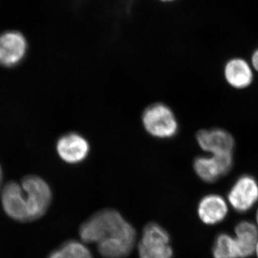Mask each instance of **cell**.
Listing matches in <instances>:
<instances>
[{
  "mask_svg": "<svg viewBox=\"0 0 258 258\" xmlns=\"http://www.w3.org/2000/svg\"><path fill=\"white\" fill-rule=\"evenodd\" d=\"M252 63L254 69L258 71V49L254 51L253 55H252Z\"/></svg>",
  "mask_w": 258,
  "mask_h": 258,
  "instance_id": "e0dca14e",
  "label": "cell"
},
{
  "mask_svg": "<svg viewBox=\"0 0 258 258\" xmlns=\"http://www.w3.org/2000/svg\"><path fill=\"white\" fill-rule=\"evenodd\" d=\"M229 203L235 211H249L258 201V182L252 176H240L227 195Z\"/></svg>",
  "mask_w": 258,
  "mask_h": 258,
  "instance_id": "52a82bcc",
  "label": "cell"
},
{
  "mask_svg": "<svg viewBox=\"0 0 258 258\" xmlns=\"http://www.w3.org/2000/svg\"><path fill=\"white\" fill-rule=\"evenodd\" d=\"M214 258H239L235 237L222 233L217 236L213 247Z\"/></svg>",
  "mask_w": 258,
  "mask_h": 258,
  "instance_id": "5bb4252c",
  "label": "cell"
},
{
  "mask_svg": "<svg viewBox=\"0 0 258 258\" xmlns=\"http://www.w3.org/2000/svg\"><path fill=\"white\" fill-rule=\"evenodd\" d=\"M196 139L200 148L211 155L232 154L235 145L233 137L221 128L200 130L197 134Z\"/></svg>",
  "mask_w": 258,
  "mask_h": 258,
  "instance_id": "30bf717a",
  "label": "cell"
},
{
  "mask_svg": "<svg viewBox=\"0 0 258 258\" xmlns=\"http://www.w3.org/2000/svg\"><path fill=\"white\" fill-rule=\"evenodd\" d=\"M254 253H256V254H257V257L258 258V241L257 242V244H256L255 252H254Z\"/></svg>",
  "mask_w": 258,
  "mask_h": 258,
  "instance_id": "d6986e66",
  "label": "cell"
},
{
  "mask_svg": "<svg viewBox=\"0 0 258 258\" xmlns=\"http://www.w3.org/2000/svg\"><path fill=\"white\" fill-rule=\"evenodd\" d=\"M170 236L157 223H149L144 227L139 244L140 258H172Z\"/></svg>",
  "mask_w": 258,
  "mask_h": 258,
  "instance_id": "277c9868",
  "label": "cell"
},
{
  "mask_svg": "<svg viewBox=\"0 0 258 258\" xmlns=\"http://www.w3.org/2000/svg\"><path fill=\"white\" fill-rule=\"evenodd\" d=\"M161 1L169 2V1H172V0H161Z\"/></svg>",
  "mask_w": 258,
  "mask_h": 258,
  "instance_id": "44dd1931",
  "label": "cell"
},
{
  "mask_svg": "<svg viewBox=\"0 0 258 258\" xmlns=\"http://www.w3.org/2000/svg\"><path fill=\"white\" fill-rule=\"evenodd\" d=\"M3 169H2L1 165H0V186H1L2 182H3Z\"/></svg>",
  "mask_w": 258,
  "mask_h": 258,
  "instance_id": "ac0fdd59",
  "label": "cell"
},
{
  "mask_svg": "<svg viewBox=\"0 0 258 258\" xmlns=\"http://www.w3.org/2000/svg\"><path fill=\"white\" fill-rule=\"evenodd\" d=\"M26 38L15 30L0 35V66L8 69L16 67L23 62L28 52Z\"/></svg>",
  "mask_w": 258,
  "mask_h": 258,
  "instance_id": "5b68a950",
  "label": "cell"
},
{
  "mask_svg": "<svg viewBox=\"0 0 258 258\" xmlns=\"http://www.w3.org/2000/svg\"><path fill=\"white\" fill-rule=\"evenodd\" d=\"M226 81L236 89L248 87L253 81V73L250 66L243 59L233 58L225 67Z\"/></svg>",
  "mask_w": 258,
  "mask_h": 258,
  "instance_id": "7c38bea8",
  "label": "cell"
},
{
  "mask_svg": "<svg viewBox=\"0 0 258 258\" xmlns=\"http://www.w3.org/2000/svg\"><path fill=\"white\" fill-rule=\"evenodd\" d=\"M256 222H257V226L258 227V209L257 212H256Z\"/></svg>",
  "mask_w": 258,
  "mask_h": 258,
  "instance_id": "ffe728a7",
  "label": "cell"
},
{
  "mask_svg": "<svg viewBox=\"0 0 258 258\" xmlns=\"http://www.w3.org/2000/svg\"><path fill=\"white\" fill-rule=\"evenodd\" d=\"M236 242L239 258H248L255 252L258 227L252 222L242 221L236 225Z\"/></svg>",
  "mask_w": 258,
  "mask_h": 258,
  "instance_id": "4fadbf2b",
  "label": "cell"
},
{
  "mask_svg": "<svg viewBox=\"0 0 258 258\" xmlns=\"http://www.w3.org/2000/svg\"><path fill=\"white\" fill-rule=\"evenodd\" d=\"M232 164V154H220L196 158L193 166L200 179L205 182L213 183L227 174Z\"/></svg>",
  "mask_w": 258,
  "mask_h": 258,
  "instance_id": "8992f818",
  "label": "cell"
},
{
  "mask_svg": "<svg viewBox=\"0 0 258 258\" xmlns=\"http://www.w3.org/2000/svg\"><path fill=\"white\" fill-rule=\"evenodd\" d=\"M47 258H64L63 254H62V251L60 248L55 249V250L52 251L50 254H49Z\"/></svg>",
  "mask_w": 258,
  "mask_h": 258,
  "instance_id": "2e32d148",
  "label": "cell"
},
{
  "mask_svg": "<svg viewBox=\"0 0 258 258\" xmlns=\"http://www.w3.org/2000/svg\"><path fill=\"white\" fill-rule=\"evenodd\" d=\"M142 123L147 133L155 138H173L179 131L175 114L163 103H153L146 108L142 114Z\"/></svg>",
  "mask_w": 258,
  "mask_h": 258,
  "instance_id": "7a4b0ae2",
  "label": "cell"
},
{
  "mask_svg": "<svg viewBox=\"0 0 258 258\" xmlns=\"http://www.w3.org/2000/svg\"><path fill=\"white\" fill-rule=\"evenodd\" d=\"M81 240L96 243L105 258H124L134 248L136 231L119 212L106 209L93 215L80 228Z\"/></svg>",
  "mask_w": 258,
  "mask_h": 258,
  "instance_id": "6da1fadb",
  "label": "cell"
},
{
  "mask_svg": "<svg viewBox=\"0 0 258 258\" xmlns=\"http://www.w3.org/2000/svg\"><path fill=\"white\" fill-rule=\"evenodd\" d=\"M28 204L30 221L43 216L50 208L52 194L50 186L40 176H25L21 183Z\"/></svg>",
  "mask_w": 258,
  "mask_h": 258,
  "instance_id": "3957f363",
  "label": "cell"
},
{
  "mask_svg": "<svg viewBox=\"0 0 258 258\" xmlns=\"http://www.w3.org/2000/svg\"><path fill=\"white\" fill-rule=\"evenodd\" d=\"M2 205L6 215L15 221H30L28 204L21 185L15 181L7 183L2 191Z\"/></svg>",
  "mask_w": 258,
  "mask_h": 258,
  "instance_id": "ba28073f",
  "label": "cell"
},
{
  "mask_svg": "<svg viewBox=\"0 0 258 258\" xmlns=\"http://www.w3.org/2000/svg\"><path fill=\"white\" fill-rule=\"evenodd\" d=\"M64 258H93L89 249L77 240H69L60 247Z\"/></svg>",
  "mask_w": 258,
  "mask_h": 258,
  "instance_id": "9a60e30c",
  "label": "cell"
},
{
  "mask_svg": "<svg viewBox=\"0 0 258 258\" xmlns=\"http://www.w3.org/2000/svg\"><path fill=\"white\" fill-rule=\"evenodd\" d=\"M198 213L203 223L209 225H217L223 221L227 217L228 205L222 196L211 194L200 200Z\"/></svg>",
  "mask_w": 258,
  "mask_h": 258,
  "instance_id": "8fae6325",
  "label": "cell"
},
{
  "mask_svg": "<svg viewBox=\"0 0 258 258\" xmlns=\"http://www.w3.org/2000/svg\"><path fill=\"white\" fill-rule=\"evenodd\" d=\"M57 154L69 164H77L86 160L91 147L87 139L80 134L72 132L64 134L56 145Z\"/></svg>",
  "mask_w": 258,
  "mask_h": 258,
  "instance_id": "9c48e42d",
  "label": "cell"
}]
</instances>
